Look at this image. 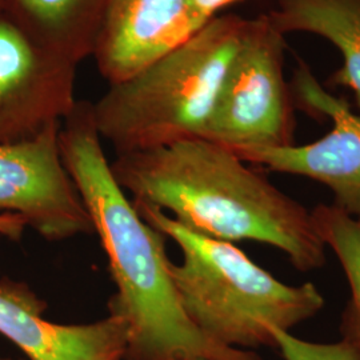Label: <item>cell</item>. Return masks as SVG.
<instances>
[{
    "label": "cell",
    "instance_id": "cell-1",
    "mask_svg": "<svg viewBox=\"0 0 360 360\" xmlns=\"http://www.w3.org/2000/svg\"><path fill=\"white\" fill-rule=\"evenodd\" d=\"M92 103L77 101L59 132L65 168L90 214L108 259L116 292L108 315L129 327L123 360H263L203 334L181 307L171 276L166 235L139 215L116 183Z\"/></svg>",
    "mask_w": 360,
    "mask_h": 360
},
{
    "label": "cell",
    "instance_id": "cell-2",
    "mask_svg": "<svg viewBox=\"0 0 360 360\" xmlns=\"http://www.w3.org/2000/svg\"><path fill=\"white\" fill-rule=\"evenodd\" d=\"M110 165L134 205L156 207L191 231L271 245L302 272L326 263L311 211L224 146L193 138L116 154Z\"/></svg>",
    "mask_w": 360,
    "mask_h": 360
},
{
    "label": "cell",
    "instance_id": "cell-3",
    "mask_svg": "<svg viewBox=\"0 0 360 360\" xmlns=\"http://www.w3.org/2000/svg\"><path fill=\"white\" fill-rule=\"evenodd\" d=\"M134 206L179 245L183 259L179 264L171 262L169 271L181 307L220 345L251 351L275 347L274 330L291 331L324 307L315 284L283 283L233 243L191 231L156 207Z\"/></svg>",
    "mask_w": 360,
    "mask_h": 360
},
{
    "label": "cell",
    "instance_id": "cell-4",
    "mask_svg": "<svg viewBox=\"0 0 360 360\" xmlns=\"http://www.w3.org/2000/svg\"><path fill=\"white\" fill-rule=\"evenodd\" d=\"M248 19L219 15L196 35L92 103L102 141L116 154L202 138Z\"/></svg>",
    "mask_w": 360,
    "mask_h": 360
},
{
    "label": "cell",
    "instance_id": "cell-5",
    "mask_svg": "<svg viewBox=\"0 0 360 360\" xmlns=\"http://www.w3.org/2000/svg\"><path fill=\"white\" fill-rule=\"evenodd\" d=\"M285 40L267 13L248 19L203 139L233 153L295 144L292 91L284 77Z\"/></svg>",
    "mask_w": 360,
    "mask_h": 360
},
{
    "label": "cell",
    "instance_id": "cell-6",
    "mask_svg": "<svg viewBox=\"0 0 360 360\" xmlns=\"http://www.w3.org/2000/svg\"><path fill=\"white\" fill-rule=\"evenodd\" d=\"M77 65L0 11V143L27 142L74 110Z\"/></svg>",
    "mask_w": 360,
    "mask_h": 360
},
{
    "label": "cell",
    "instance_id": "cell-7",
    "mask_svg": "<svg viewBox=\"0 0 360 360\" xmlns=\"http://www.w3.org/2000/svg\"><path fill=\"white\" fill-rule=\"evenodd\" d=\"M292 98L311 115L326 116L333 129L323 138L303 146L235 153L245 163L271 171L304 176L328 187L334 203L360 223V114L336 98L300 63L294 72Z\"/></svg>",
    "mask_w": 360,
    "mask_h": 360
},
{
    "label": "cell",
    "instance_id": "cell-8",
    "mask_svg": "<svg viewBox=\"0 0 360 360\" xmlns=\"http://www.w3.org/2000/svg\"><path fill=\"white\" fill-rule=\"evenodd\" d=\"M60 126L32 141L0 143V210L23 217L49 242L94 233L90 214L62 159Z\"/></svg>",
    "mask_w": 360,
    "mask_h": 360
},
{
    "label": "cell",
    "instance_id": "cell-9",
    "mask_svg": "<svg viewBox=\"0 0 360 360\" xmlns=\"http://www.w3.org/2000/svg\"><path fill=\"white\" fill-rule=\"evenodd\" d=\"M207 23L188 0H111L92 56L99 74L115 84L184 44Z\"/></svg>",
    "mask_w": 360,
    "mask_h": 360
},
{
    "label": "cell",
    "instance_id": "cell-10",
    "mask_svg": "<svg viewBox=\"0 0 360 360\" xmlns=\"http://www.w3.org/2000/svg\"><path fill=\"white\" fill-rule=\"evenodd\" d=\"M49 304L25 282L0 279V335L28 360H123L129 327L114 315L62 324L44 318Z\"/></svg>",
    "mask_w": 360,
    "mask_h": 360
},
{
    "label": "cell",
    "instance_id": "cell-11",
    "mask_svg": "<svg viewBox=\"0 0 360 360\" xmlns=\"http://www.w3.org/2000/svg\"><path fill=\"white\" fill-rule=\"evenodd\" d=\"M111 0H4V10L59 56H92Z\"/></svg>",
    "mask_w": 360,
    "mask_h": 360
},
{
    "label": "cell",
    "instance_id": "cell-12",
    "mask_svg": "<svg viewBox=\"0 0 360 360\" xmlns=\"http://www.w3.org/2000/svg\"><path fill=\"white\" fill-rule=\"evenodd\" d=\"M267 13L283 34L307 32L327 39L340 51L343 65L336 84L354 92L360 110V0H275Z\"/></svg>",
    "mask_w": 360,
    "mask_h": 360
},
{
    "label": "cell",
    "instance_id": "cell-13",
    "mask_svg": "<svg viewBox=\"0 0 360 360\" xmlns=\"http://www.w3.org/2000/svg\"><path fill=\"white\" fill-rule=\"evenodd\" d=\"M315 230L338 257L349 285V300L342 315L343 338L360 348V223L335 205L311 210Z\"/></svg>",
    "mask_w": 360,
    "mask_h": 360
},
{
    "label": "cell",
    "instance_id": "cell-14",
    "mask_svg": "<svg viewBox=\"0 0 360 360\" xmlns=\"http://www.w3.org/2000/svg\"><path fill=\"white\" fill-rule=\"evenodd\" d=\"M272 336L284 360H360V348L345 338L335 343H316L283 330H274Z\"/></svg>",
    "mask_w": 360,
    "mask_h": 360
},
{
    "label": "cell",
    "instance_id": "cell-15",
    "mask_svg": "<svg viewBox=\"0 0 360 360\" xmlns=\"http://www.w3.org/2000/svg\"><path fill=\"white\" fill-rule=\"evenodd\" d=\"M28 227L26 219L18 214L4 212L0 214V235L11 239L19 240L23 236V232Z\"/></svg>",
    "mask_w": 360,
    "mask_h": 360
},
{
    "label": "cell",
    "instance_id": "cell-16",
    "mask_svg": "<svg viewBox=\"0 0 360 360\" xmlns=\"http://www.w3.org/2000/svg\"><path fill=\"white\" fill-rule=\"evenodd\" d=\"M188 1L195 13H198L203 20L210 22L214 18L219 16V11L242 0H188Z\"/></svg>",
    "mask_w": 360,
    "mask_h": 360
},
{
    "label": "cell",
    "instance_id": "cell-17",
    "mask_svg": "<svg viewBox=\"0 0 360 360\" xmlns=\"http://www.w3.org/2000/svg\"><path fill=\"white\" fill-rule=\"evenodd\" d=\"M4 8V0H0V11Z\"/></svg>",
    "mask_w": 360,
    "mask_h": 360
},
{
    "label": "cell",
    "instance_id": "cell-18",
    "mask_svg": "<svg viewBox=\"0 0 360 360\" xmlns=\"http://www.w3.org/2000/svg\"><path fill=\"white\" fill-rule=\"evenodd\" d=\"M0 360H13V359H10V358H4V356H1V355H0Z\"/></svg>",
    "mask_w": 360,
    "mask_h": 360
},
{
    "label": "cell",
    "instance_id": "cell-19",
    "mask_svg": "<svg viewBox=\"0 0 360 360\" xmlns=\"http://www.w3.org/2000/svg\"><path fill=\"white\" fill-rule=\"evenodd\" d=\"M195 360H203V359H195Z\"/></svg>",
    "mask_w": 360,
    "mask_h": 360
}]
</instances>
